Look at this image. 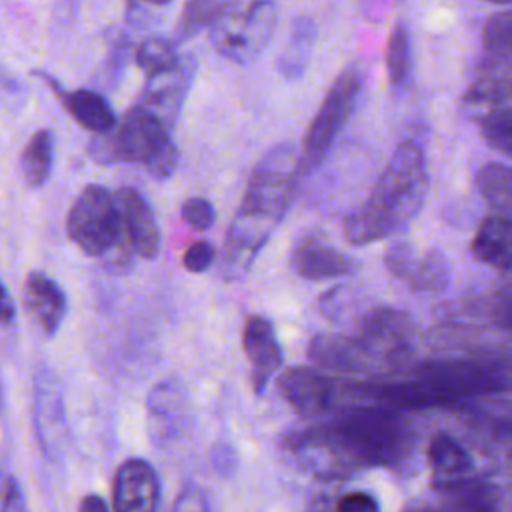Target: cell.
I'll return each mask as SVG.
<instances>
[{
  "label": "cell",
  "instance_id": "obj_23",
  "mask_svg": "<svg viewBox=\"0 0 512 512\" xmlns=\"http://www.w3.org/2000/svg\"><path fill=\"white\" fill-rule=\"evenodd\" d=\"M148 412L152 432L156 436H172L184 420L186 400L174 382H160L148 396Z\"/></svg>",
  "mask_w": 512,
  "mask_h": 512
},
{
  "label": "cell",
  "instance_id": "obj_32",
  "mask_svg": "<svg viewBox=\"0 0 512 512\" xmlns=\"http://www.w3.org/2000/svg\"><path fill=\"white\" fill-rule=\"evenodd\" d=\"M182 218L194 230H208L216 220V210L210 200L202 196H194L182 204Z\"/></svg>",
  "mask_w": 512,
  "mask_h": 512
},
{
  "label": "cell",
  "instance_id": "obj_8",
  "mask_svg": "<svg viewBox=\"0 0 512 512\" xmlns=\"http://www.w3.org/2000/svg\"><path fill=\"white\" fill-rule=\"evenodd\" d=\"M362 72L356 66L342 70L326 92L316 116L312 118L298 156V176H306L316 170L328 156L336 136L348 122L356 98L362 88Z\"/></svg>",
  "mask_w": 512,
  "mask_h": 512
},
{
  "label": "cell",
  "instance_id": "obj_40",
  "mask_svg": "<svg viewBox=\"0 0 512 512\" xmlns=\"http://www.w3.org/2000/svg\"><path fill=\"white\" fill-rule=\"evenodd\" d=\"M78 512H110V510L104 498H100L98 494H86L78 504Z\"/></svg>",
  "mask_w": 512,
  "mask_h": 512
},
{
  "label": "cell",
  "instance_id": "obj_13",
  "mask_svg": "<svg viewBox=\"0 0 512 512\" xmlns=\"http://www.w3.org/2000/svg\"><path fill=\"white\" fill-rule=\"evenodd\" d=\"M290 268L304 280H330L350 276L358 270V262L332 246L324 236L308 232L290 248Z\"/></svg>",
  "mask_w": 512,
  "mask_h": 512
},
{
  "label": "cell",
  "instance_id": "obj_38",
  "mask_svg": "<svg viewBox=\"0 0 512 512\" xmlns=\"http://www.w3.org/2000/svg\"><path fill=\"white\" fill-rule=\"evenodd\" d=\"M166 8H168L166 2H152V4L132 2V4L126 6V16L134 24H152V22H156L154 16H162V14H156V12L166 10Z\"/></svg>",
  "mask_w": 512,
  "mask_h": 512
},
{
  "label": "cell",
  "instance_id": "obj_36",
  "mask_svg": "<svg viewBox=\"0 0 512 512\" xmlns=\"http://www.w3.org/2000/svg\"><path fill=\"white\" fill-rule=\"evenodd\" d=\"M334 512H378L376 502L364 492H350L336 500Z\"/></svg>",
  "mask_w": 512,
  "mask_h": 512
},
{
  "label": "cell",
  "instance_id": "obj_35",
  "mask_svg": "<svg viewBox=\"0 0 512 512\" xmlns=\"http://www.w3.org/2000/svg\"><path fill=\"white\" fill-rule=\"evenodd\" d=\"M0 496H2L0 512H28L22 488L14 476H8L4 480V488H2Z\"/></svg>",
  "mask_w": 512,
  "mask_h": 512
},
{
  "label": "cell",
  "instance_id": "obj_3",
  "mask_svg": "<svg viewBox=\"0 0 512 512\" xmlns=\"http://www.w3.org/2000/svg\"><path fill=\"white\" fill-rule=\"evenodd\" d=\"M428 184L422 146L414 140L400 142L364 204L344 220L346 240L354 246H366L404 230L418 216Z\"/></svg>",
  "mask_w": 512,
  "mask_h": 512
},
{
  "label": "cell",
  "instance_id": "obj_17",
  "mask_svg": "<svg viewBox=\"0 0 512 512\" xmlns=\"http://www.w3.org/2000/svg\"><path fill=\"white\" fill-rule=\"evenodd\" d=\"M114 198L132 252L146 260L156 258L160 250V228L148 200L134 188H120Z\"/></svg>",
  "mask_w": 512,
  "mask_h": 512
},
{
  "label": "cell",
  "instance_id": "obj_37",
  "mask_svg": "<svg viewBox=\"0 0 512 512\" xmlns=\"http://www.w3.org/2000/svg\"><path fill=\"white\" fill-rule=\"evenodd\" d=\"M172 512H208V502L200 490L186 488L176 496Z\"/></svg>",
  "mask_w": 512,
  "mask_h": 512
},
{
  "label": "cell",
  "instance_id": "obj_24",
  "mask_svg": "<svg viewBox=\"0 0 512 512\" xmlns=\"http://www.w3.org/2000/svg\"><path fill=\"white\" fill-rule=\"evenodd\" d=\"M476 188L484 202L512 222V166L504 162L484 164L476 172Z\"/></svg>",
  "mask_w": 512,
  "mask_h": 512
},
{
  "label": "cell",
  "instance_id": "obj_25",
  "mask_svg": "<svg viewBox=\"0 0 512 512\" xmlns=\"http://www.w3.org/2000/svg\"><path fill=\"white\" fill-rule=\"evenodd\" d=\"M54 166V134L48 128H38L20 156L22 176L28 186L38 188L46 184Z\"/></svg>",
  "mask_w": 512,
  "mask_h": 512
},
{
  "label": "cell",
  "instance_id": "obj_41",
  "mask_svg": "<svg viewBox=\"0 0 512 512\" xmlns=\"http://www.w3.org/2000/svg\"><path fill=\"white\" fill-rule=\"evenodd\" d=\"M6 480V478H4ZM4 480H2V474H0V494H2V488H4Z\"/></svg>",
  "mask_w": 512,
  "mask_h": 512
},
{
  "label": "cell",
  "instance_id": "obj_15",
  "mask_svg": "<svg viewBox=\"0 0 512 512\" xmlns=\"http://www.w3.org/2000/svg\"><path fill=\"white\" fill-rule=\"evenodd\" d=\"M194 74V60L184 58L168 72L146 78L140 106L154 114L168 130L176 124Z\"/></svg>",
  "mask_w": 512,
  "mask_h": 512
},
{
  "label": "cell",
  "instance_id": "obj_34",
  "mask_svg": "<svg viewBox=\"0 0 512 512\" xmlns=\"http://www.w3.org/2000/svg\"><path fill=\"white\" fill-rule=\"evenodd\" d=\"M484 314L506 332H512V290L494 294L484 306Z\"/></svg>",
  "mask_w": 512,
  "mask_h": 512
},
{
  "label": "cell",
  "instance_id": "obj_1",
  "mask_svg": "<svg viewBox=\"0 0 512 512\" xmlns=\"http://www.w3.org/2000/svg\"><path fill=\"white\" fill-rule=\"evenodd\" d=\"M404 446L402 422L378 404L358 406L324 422L296 430L284 448L312 472H340L398 456Z\"/></svg>",
  "mask_w": 512,
  "mask_h": 512
},
{
  "label": "cell",
  "instance_id": "obj_11",
  "mask_svg": "<svg viewBox=\"0 0 512 512\" xmlns=\"http://www.w3.org/2000/svg\"><path fill=\"white\" fill-rule=\"evenodd\" d=\"M384 264L414 292H442L450 284V266L438 248L420 250L410 242H396L386 250Z\"/></svg>",
  "mask_w": 512,
  "mask_h": 512
},
{
  "label": "cell",
  "instance_id": "obj_10",
  "mask_svg": "<svg viewBox=\"0 0 512 512\" xmlns=\"http://www.w3.org/2000/svg\"><path fill=\"white\" fill-rule=\"evenodd\" d=\"M358 338L374 354L382 370H398L412 362L416 326L408 312L392 306L368 310L358 326Z\"/></svg>",
  "mask_w": 512,
  "mask_h": 512
},
{
  "label": "cell",
  "instance_id": "obj_4",
  "mask_svg": "<svg viewBox=\"0 0 512 512\" xmlns=\"http://www.w3.org/2000/svg\"><path fill=\"white\" fill-rule=\"evenodd\" d=\"M96 162H136L156 178H170L178 166V148L168 128L140 104L132 106L106 134L88 146Z\"/></svg>",
  "mask_w": 512,
  "mask_h": 512
},
{
  "label": "cell",
  "instance_id": "obj_27",
  "mask_svg": "<svg viewBox=\"0 0 512 512\" xmlns=\"http://www.w3.org/2000/svg\"><path fill=\"white\" fill-rule=\"evenodd\" d=\"M428 460L436 474L454 476L464 474L470 468V456L448 434H436L428 446Z\"/></svg>",
  "mask_w": 512,
  "mask_h": 512
},
{
  "label": "cell",
  "instance_id": "obj_6",
  "mask_svg": "<svg viewBox=\"0 0 512 512\" xmlns=\"http://www.w3.org/2000/svg\"><path fill=\"white\" fill-rule=\"evenodd\" d=\"M278 390L284 400L306 418L336 416L372 404L366 396L364 380L334 376L316 368H286L278 376Z\"/></svg>",
  "mask_w": 512,
  "mask_h": 512
},
{
  "label": "cell",
  "instance_id": "obj_18",
  "mask_svg": "<svg viewBox=\"0 0 512 512\" xmlns=\"http://www.w3.org/2000/svg\"><path fill=\"white\" fill-rule=\"evenodd\" d=\"M40 76L52 88V92L56 94V98L60 100V104L68 112V116L84 130L92 132L94 136H100V134L110 132L118 124L112 106L108 104V100L102 94L86 90V88L64 90L60 84L54 82V78H50L42 72H40Z\"/></svg>",
  "mask_w": 512,
  "mask_h": 512
},
{
  "label": "cell",
  "instance_id": "obj_26",
  "mask_svg": "<svg viewBox=\"0 0 512 512\" xmlns=\"http://www.w3.org/2000/svg\"><path fill=\"white\" fill-rule=\"evenodd\" d=\"M384 60L390 86L394 90H402L408 84L412 72V42L410 32L402 20H398L390 30Z\"/></svg>",
  "mask_w": 512,
  "mask_h": 512
},
{
  "label": "cell",
  "instance_id": "obj_22",
  "mask_svg": "<svg viewBox=\"0 0 512 512\" xmlns=\"http://www.w3.org/2000/svg\"><path fill=\"white\" fill-rule=\"evenodd\" d=\"M316 42V24L308 14H300L292 20L288 40L278 56V70L286 80H298L312 56Z\"/></svg>",
  "mask_w": 512,
  "mask_h": 512
},
{
  "label": "cell",
  "instance_id": "obj_14",
  "mask_svg": "<svg viewBox=\"0 0 512 512\" xmlns=\"http://www.w3.org/2000/svg\"><path fill=\"white\" fill-rule=\"evenodd\" d=\"M160 482L154 468L142 458L124 460L112 480L114 512H158Z\"/></svg>",
  "mask_w": 512,
  "mask_h": 512
},
{
  "label": "cell",
  "instance_id": "obj_31",
  "mask_svg": "<svg viewBox=\"0 0 512 512\" xmlns=\"http://www.w3.org/2000/svg\"><path fill=\"white\" fill-rule=\"evenodd\" d=\"M484 46L496 56L512 58V10L494 12L484 22Z\"/></svg>",
  "mask_w": 512,
  "mask_h": 512
},
{
  "label": "cell",
  "instance_id": "obj_28",
  "mask_svg": "<svg viewBox=\"0 0 512 512\" xmlns=\"http://www.w3.org/2000/svg\"><path fill=\"white\" fill-rule=\"evenodd\" d=\"M136 64L144 70L146 78L168 72L172 68H176L182 60V56L176 54L174 46L158 36L152 38H144L138 46H136Z\"/></svg>",
  "mask_w": 512,
  "mask_h": 512
},
{
  "label": "cell",
  "instance_id": "obj_9",
  "mask_svg": "<svg viewBox=\"0 0 512 512\" xmlns=\"http://www.w3.org/2000/svg\"><path fill=\"white\" fill-rule=\"evenodd\" d=\"M410 376L436 390L452 406L468 398L498 394L510 388V380L498 364L476 358L424 360L412 366Z\"/></svg>",
  "mask_w": 512,
  "mask_h": 512
},
{
  "label": "cell",
  "instance_id": "obj_33",
  "mask_svg": "<svg viewBox=\"0 0 512 512\" xmlns=\"http://www.w3.org/2000/svg\"><path fill=\"white\" fill-rule=\"evenodd\" d=\"M216 246L208 240H196L194 244H190L182 256V266L188 272L200 274L206 272L214 262H216Z\"/></svg>",
  "mask_w": 512,
  "mask_h": 512
},
{
  "label": "cell",
  "instance_id": "obj_12",
  "mask_svg": "<svg viewBox=\"0 0 512 512\" xmlns=\"http://www.w3.org/2000/svg\"><path fill=\"white\" fill-rule=\"evenodd\" d=\"M308 360L316 370L336 376H356L382 370L374 354L358 336L318 334L308 344Z\"/></svg>",
  "mask_w": 512,
  "mask_h": 512
},
{
  "label": "cell",
  "instance_id": "obj_30",
  "mask_svg": "<svg viewBox=\"0 0 512 512\" xmlns=\"http://www.w3.org/2000/svg\"><path fill=\"white\" fill-rule=\"evenodd\" d=\"M478 130L490 148L512 158V108H488L478 118Z\"/></svg>",
  "mask_w": 512,
  "mask_h": 512
},
{
  "label": "cell",
  "instance_id": "obj_19",
  "mask_svg": "<svg viewBox=\"0 0 512 512\" xmlns=\"http://www.w3.org/2000/svg\"><path fill=\"white\" fill-rule=\"evenodd\" d=\"M24 306L42 332L52 336L68 312V298L56 280L42 270H34L24 282Z\"/></svg>",
  "mask_w": 512,
  "mask_h": 512
},
{
  "label": "cell",
  "instance_id": "obj_16",
  "mask_svg": "<svg viewBox=\"0 0 512 512\" xmlns=\"http://www.w3.org/2000/svg\"><path fill=\"white\" fill-rule=\"evenodd\" d=\"M242 348L252 368V388L256 394H262L284 358L274 324L258 314L248 316L242 330Z\"/></svg>",
  "mask_w": 512,
  "mask_h": 512
},
{
  "label": "cell",
  "instance_id": "obj_5",
  "mask_svg": "<svg viewBox=\"0 0 512 512\" xmlns=\"http://www.w3.org/2000/svg\"><path fill=\"white\" fill-rule=\"evenodd\" d=\"M68 238L88 256H102L116 268L128 262L130 244L124 234L116 198L98 184L86 186L66 218Z\"/></svg>",
  "mask_w": 512,
  "mask_h": 512
},
{
  "label": "cell",
  "instance_id": "obj_39",
  "mask_svg": "<svg viewBox=\"0 0 512 512\" xmlns=\"http://www.w3.org/2000/svg\"><path fill=\"white\" fill-rule=\"evenodd\" d=\"M16 316V306L10 298V294L6 292L4 284L0 282V324H10Z\"/></svg>",
  "mask_w": 512,
  "mask_h": 512
},
{
  "label": "cell",
  "instance_id": "obj_20",
  "mask_svg": "<svg viewBox=\"0 0 512 512\" xmlns=\"http://www.w3.org/2000/svg\"><path fill=\"white\" fill-rule=\"evenodd\" d=\"M470 252L492 270H512V222L494 212L484 216L472 236Z\"/></svg>",
  "mask_w": 512,
  "mask_h": 512
},
{
  "label": "cell",
  "instance_id": "obj_29",
  "mask_svg": "<svg viewBox=\"0 0 512 512\" xmlns=\"http://www.w3.org/2000/svg\"><path fill=\"white\" fill-rule=\"evenodd\" d=\"M228 2L216 0H192L184 4V10L176 22V38L188 40L196 36L202 28H212L218 16L224 12Z\"/></svg>",
  "mask_w": 512,
  "mask_h": 512
},
{
  "label": "cell",
  "instance_id": "obj_2",
  "mask_svg": "<svg viewBox=\"0 0 512 512\" xmlns=\"http://www.w3.org/2000/svg\"><path fill=\"white\" fill-rule=\"evenodd\" d=\"M298 178V154L290 144L274 146L256 164L224 238L220 274L226 282L240 280L252 268L284 218Z\"/></svg>",
  "mask_w": 512,
  "mask_h": 512
},
{
  "label": "cell",
  "instance_id": "obj_21",
  "mask_svg": "<svg viewBox=\"0 0 512 512\" xmlns=\"http://www.w3.org/2000/svg\"><path fill=\"white\" fill-rule=\"evenodd\" d=\"M34 412L44 448H56L64 424L62 396L56 378L48 370H38L34 384Z\"/></svg>",
  "mask_w": 512,
  "mask_h": 512
},
{
  "label": "cell",
  "instance_id": "obj_7",
  "mask_svg": "<svg viewBox=\"0 0 512 512\" xmlns=\"http://www.w3.org/2000/svg\"><path fill=\"white\" fill-rule=\"evenodd\" d=\"M278 8L272 2H228L210 28L214 50L236 64L254 62L272 40Z\"/></svg>",
  "mask_w": 512,
  "mask_h": 512
},
{
  "label": "cell",
  "instance_id": "obj_42",
  "mask_svg": "<svg viewBox=\"0 0 512 512\" xmlns=\"http://www.w3.org/2000/svg\"><path fill=\"white\" fill-rule=\"evenodd\" d=\"M0 406H2V386H0Z\"/></svg>",
  "mask_w": 512,
  "mask_h": 512
}]
</instances>
